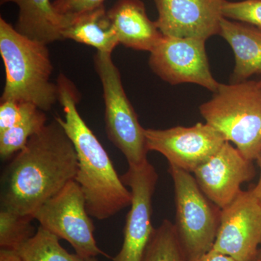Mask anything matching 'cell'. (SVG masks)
<instances>
[{
	"label": "cell",
	"mask_w": 261,
	"mask_h": 261,
	"mask_svg": "<svg viewBox=\"0 0 261 261\" xmlns=\"http://www.w3.org/2000/svg\"><path fill=\"white\" fill-rule=\"evenodd\" d=\"M77 170L74 145L55 119L31 137L5 170L1 208L34 219L41 206L75 180Z\"/></svg>",
	"instance_id": "6da1fadb"
},
{
	"label": "cell",
	"mask_w": 261,
	"mask_h": 261,
	"mask_svg": "<svg viewBox=\"0 0 261 261\" xmlns=\"http://www.w3.org/2000/svg\"><path fill=\"white\" fill-rule=\"evenodd\" d=\"M94 64L102 84L108 139L123 153L128 165L145 162L149 152L145 128L141 126L138 116L125 92L112 53L97 51Z\"/></svg>",
	"instance_id": "5b68a950"
},
{
	"label": "cell",
	"mask_w": 261,
	"mask_h": 261,
	"mask_svg": "<svg viewBox=\"0 0 261 261\" xmlns=\"http://www.w3.org/2000/svg\"><path fill=\"white\" fill-rule=\"evenodd\" d=\"M261 244V203L252 189L221 209L213 249L237 261H255Z\"/></svg>",
	"instance_id": "8fae6325"
},
{
	"label": "cell",
	"mask_w": 261,
	"mask_h": 261,
	"mask_svg": "<svg viewBox=\"0 0 261 261\" xmlns=\"http://www.w3.org/2000/svg\"><path fill=\"white\" fill-rule=\"evenodd\" d=\"M108 16L120 44L125 47L150 53L163 37L142 0H117L108 10Z\"/></svg>",
	"instance_id": "5bb4252c"
},
{
	"label": "cell",
	"mask_w": 261,
	"mask_h": 261,
	"mask_svg": "<svg viewBox=\"0 0 261 261\" xmlns=\"http://www.w3.org/2000/svg\"><path fill=\"white\" fill-rule=\"evenodd\" d=\"M0 54L5 69L1 101L32 103L44 112L59 102L47 44L25 37L1 17Z\"/></svg>",
	"instance_id": "3957f363"
},
{
	"label": "cell",
	"mask_w": 261,
	"mask_h": 261,
	"mask_svg": "<svg viewBox=\"0 0 261 261\" xmlns=\"http://www.w3.org/2000/svg\"><path fill=\"white\" fill-rule=\"evenodd\" d=\"M60 239L39 226L35 234L16 250L23 261H84L67 251Z\"/></svg>",
	"instance_id": "d6986e66"
},
{
	"label": "cell",
	"mask_w": 261,
	"mask_h": 261,
	"mask_svg": "<svg viewBox=\"0 0 261 261\" xmlns=\"http://www.w3.org/2000/svg\"><path fill=\"white\" fill-rule=\"evenodd\" d=\"M219 35L231 46L234 54L232 82H243L257 75L260 77L261 84L260 29L224 17Z\"/></svg>",
	"instance_id": "9a60e30c"
},
{
	"label": "cell",
	"mask_w": 261,
	"mask_h": 261,
	"mask_svg": "<svg viewBox=\"0 0 261 261\" xmlns=\"http://www.w3.org/2000/svg\"><path fill=\"white\" fill-rule=\"evenodd\" d=\"M106 0H55L53 8L69 21L77 15L104 5Z\"/></svg>",
	"instance_id": "603a6c76"
},
{
	"label": "cell",
	"mask_w": 261,
	"mask_h": 261,
	"mask_svg": "<svg viewBox=\"0 0 261 261\" xmlns=\"http://www.w3.org/2000/svg\"><path fill=\"white\" fill-rule=\"evenodd\" d=\"M205 40L163 35L150 51L149 65L165 82L197 84L216 92L219 84L211 73Z\"/></svg>",
	"instance_id": "ba28073f"
},
{
	"label": "cell",
	"mask_w": 261,
	"mask_h": 261,
	"mask_svg": "<svg viewBox=\"0 0 261 261\" xmlns=\"http://www.w3.org/2000/svg\"><path fill=\"white\" fill-rule=\"evenodd\" d=\"M222 11L224 18L249 24L261 30V0H226Z\"/></svg>",
	"instance_id": "7402d4cb"
},
{
	"label": "cell",
	"mask_w": 261,
	"mask_h": 261,
	"mask_svg": "<svg viewBox=\"0 0 261 261\" xmlns=\"http://www.w3.org/2000/svg\"><path fill=\"white\" fill-rule=\"evenodd\" d=\"M206 123L250 161L261 152V84L243 81L220 84L212 99L200 106Z\"/></svg>",
	"instance_id": "277c9868"
},
{
	"label": "cell",
	"mask_w": 261,
	"mask_h": 261,
	"mask_svg": "<svg viewBox=\"0 0 261 261\" xmlns=\"http://www.w3.org/2000/svg\"><path fill=\"white\" fill-rule=\"evenodd\" d=\"M255 161H257V165H258L259 168H260V178H259L258 181H257L255 187H252V190L261 203V152L259 153L258 155H257Z\"/></svg>",
	"instance_id": "4316f807"
},
{
	"label": "cell",
	"mask_w": 261,
	"mask_h": 261,
	"mask_svg": "<svg viewBox=\"0 0 261 261\" xmlns=\"http://www.w3.org/2000/svg\"><path fill=\"white\" fill-rule=\"evenodd\" d=\"M31 216L0 209V247L1 249L17 250L35 234Z\"/></svg>",
	"instance_id": "44dd1931"
},
{
	"label": "cell",
	"mask_w": 261,
	"mask_h": 261,
	"mask_svg": "<svg viewBox=\"0 0 261 261\" xmlns=\"http://www.w3.org/2000/svg\"><path fill=\"white\" fill-rule=\"evenodd\" d=\"M62 37L95 48L101 53H112L120 44L104 5L72 18L63 29Z\"/></svg>",
	"instance_id": "e0dca14e"
},
{
	"label": "cell",
	"mask_w": 261,
	"mask_h": 261,
	"mask_svg": "<svg viewBox=\"0 0 261 261\" xmlns=\"http://www.w3.org/2000/svg\"><path fill=\"white\" fill-rule=\"evenodd\" d=\"M169 173L174 185L175 227L190 261L212 250L221 209L206 197L191 173L173 166Z\"/></svg>",
	"instance_id": "8992f818"
},
{
	"label": "cell",
	"mask_w": 261,
	"mask_h": 261,
	"mask_svg": "<svg viewBox=\"0 0 261 261\" xmlns=\"http://www.w3.org/2000/svg\"><path fill=\"white\" fill-rule=\"evenodd\" d=\"M57 84L64 118L56 117L71 140L78 158L75 181L79 184L91 217L103 221L130 205L132 194L122 181L108 152L79 113L78 92L65 75Z\"/></svg>",
	"instance_id": "7a4b0ae2"
},
{
	"label": "cell",
	"mask_w": 261,
	"mask_h": 261,
	"mask_svg": "<svg viewBox=\"0 0 261 261\" xmlns=\"http://www.w3.org/2000/svg\"><path fill=\"white\" fill-rule=\"evenodd\" d=\"M132 194L130 210L126 216L123 245L113 261H142L154 228L152 225V200L158 173L148 160L138 165H128L121 176Z\"/></svg>",
	"instance_id": "9c48e42d"
},
{
	"label": "cell",
	"mask_w": 261,
	"mask_h": 261,
	"mask_svg": "<svg viewBox=\"0 0 261 261\" xmlns=\"http://www.w3.org/2000/svg\"><path fill=\"white\" fill-rule=\"evenodd\" d=\"M14 3L18 8L15 29L25 37L49 44L63 40L62 33L68 19L58 14L50 0H0V4Z\"/></svg>",
	"instance_id": "2e32d148"
},
{
	"label": "cell",
	"mask_w": 261,
	"mask_h": 261,
	"mask_svg": "<svg viewBox=\"0 0 261 261\" xmlns=\"http://www.w3.org/2000/svg\"><path fill=\"white\" fill-rule=\"evenodd\" d=\"M44 111L35 105L27 102L23 118L15 126L0 133V157L8 160L22 150L32 136L47 125Z\"/></svg>",
	"instance_id": "ac0fdd59"
},
{
	"label": "cell",
	"mask_w": 261,
	"mask_h": 261,
	"mask_svg": "<svg viewBox=\"0 0 261 261\" xmlns=\"http://www.w3.org/2000/svg\"><path fill=\"white\" fill-rule=\"evenodd\" d=\"M193 173L206 197L223 209L242 191L241 185L254 178L255 170L252 161L226 142Z\"/></svg>",
	"instance_id": "7c38bea8"
},
{
	"label": "cell",
	"mask_w": 261,
	"mask_h": 261,
	"mask_svg": "<svg viewBox=\"0 0 261 261\" xmlns=\"http://www.w3.org/2000/svg\"><path fill=\"white\" fill-rule=\"evenodd\" d=\"M142 261H187L174 224L164 220L154 229Z\"/></svg>",
	"instance_id": "ffe728a7"
},
{
	"label": "cell",
	"mask_w": 261,
	"mask_h": 261,
	"mask_svg": "<svg viewBox=\"0 0 261 261\" xmlns=\"http://www.w3.org/2000/svg\"><path fill=\"white\" fill-rule=\"evenodd\" d=\"M0 261H23L16 250L1 249Z\"/></svg>",
	"instance_id": "484cf974"
},
{
	"label": "cell",
	"mask_w": 261,
	"mask_h": 261,
	"mask_svg": "<svg viewBox=\"0 0 261 261\" xmlns=\"http://www.w3.org/2000/svg\"><path fill=\"white\" fill-rule=\"evenodd\" d=\"M87 211L85 197L75 180L47 201L34 215L43 228L68 242L82 257L106 254L97 246L94 226Z\"/></svg>",
	"instance_id": "52a82bcc"
},
{
	"label": "cell",
	"mask_w": 261,
	"mask_h": 261,
	"mask_svg": "<svg viewBox=\"0 0 261 261\" xmlns=\"http://www.w3.org/2000/svg\"><path fill=\"white\" fill-rule=\"evenodd\" d=\"M255 261H261V247L260 248L258 249V252H257L256 259Z\"/></svg>",
	"instance_id": "83f0119b"
},
{
	"label": "cell",
	"mask_w": 261,
	"mask_h": 261,
	"mask_svg": "<svg viewBox=\"0 0 261 261\" xmlns=\"http://www.w3.org/2000/svg\"><path fill=\"white\" fill-rule=\"evenodd\" d=\"M190 261H237L232 257L228 256V255H224L218 251H216L214 249L210 251L206 252L204 255L193 259Z\"/></svg>",
	"instance_id": "d4e9b609"
},
{
	"label": "cell",
	"mask_w": 261,
	"mask_h": 261,
	"mask_svg": "<svg viewBox=\"0 0 261 261\" xmlns=\"http://www.w3.org/2000/svg\"><path fill=\"white\" fill-rule=\"evenodd\" d=\"M27 103L13 100L1 101L0 133L15 126L23 118Z\"/></svg>",
	"instance_id": "cb8c5ba5"
},
{
	"label": "cell",
	"mask_w": 261,
	"mask_h": 261,
	"mask_svg": "<svg viewBox=\"0 0 261 261\" xmlns=\"http://www.w3.org/2000/svg\"><path fill=\"white\" fill-rule=\"evenodd\" d=\"M145 133L148 151L162 154L170 166L190 173H193L227 142L207 123L167 129L145 128Z\"/></svg>",
	"instance_id": "30bf717a"
},
{
	"label": "cell",
	"mask_w": 261,
	"mask_h": 261,
	"mask_svg": "<svg viewBox=\"0 0 261 261\" xmlns=\"http://www.w3.org/2000/svg\"><path fill=\"white\" fill-rule=\"evenodd\" d=\"M84 261H99L97 257H88V258H84Z\"/></svg>",
	"instance_id": "f1b7e54d"
},
{
	"label": "cell",
	"mask_w": 261,
	"mask_h": 261,
	"mask_svg": "<svg viewBox=\"0 0 261 261\" xmlns=\"http://www.w3.org/2000/svg\"><path fill=\"white\" fill-rule=\"evenodd\" d=\"M226 0H154L163 35L207 40L220 34Z\"/></svg>",
	"instance_id": "4fadbf2b"
}]
</instances>
